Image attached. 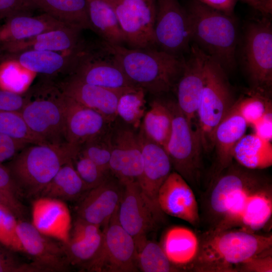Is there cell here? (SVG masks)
Returning a JSON list of instances; mask_svg holds the SVG:
<instances>
[{
  "instance_id": "cell-1",
  "label": "cell",
  "mask_w": 272,
  "mask_h": 272,
  "mask_svg": "<svg viewBox=\"0 0 272 272\" xmlns=\"http://www.w3.org/2000/svg\"><path fill=\"white\" fill-rule=\"evenodd\" d=\"M102 42L135 86L156 96L175 88L184 64L180 56L155 47L134 49Z\"/></svg>"
},
{
  "instance_id": "cell-2",
  "label": "cell",
  "mask_w": 272,
  "mask_h": 272,
  "mask_svg": "<svg viewBox=\"0 0 272 272\" xmlns=\"http://www.w3.org/2000/svg\"><path fill=\"white\" fill-rule=\"evenodd\" d=\"M190 23L191 41L226 72L236 65L237 24L233 15L190 0L185 8Z\"/></svg>"
},
{
  "instance_id": "cell-3",
  "label": "cell",
  "mask_w": 272,
  "mask_h": 272,
  "mask_svg": "<svg viewBox=\"0 0 272 272\" xmlns=\"http://www.w3.org/2000/svg\"><path fill=\"white\" fill-rule=\"evenodd\" d=\"M271 235L256 234L243 230L214 231L199 245L194 260L199 271H235L236 266L271 249Z\"/></svg>"
},
{
  "instance_id": "cell-4",
  "label": "cell",
  "mask_w": 272,
  "mask_h": 272,
  "mask_svg": "<svg viewBox=\"0 0 272 272\" xmlns=\"http://www.w3.org/2000/svg\"><path fill=\"white\" fill-rule=\"evenodd\" d=\"M80 149L47 144H30L22 149L6 166L23 195H39L61 167L72 161Z\"/></svg>"
},
{
  "instance_id": "cell-5",
  "label": "cell",
  "mask_w": 272,
  "mask_h": 272,
  "mask_svg": "<svg viewBox=\"0 0 272 272\" xmlns=\"http://www.w3.org/2000/svg\"><path fill=\"white\" fill-rule=\"evenodd\" d=\"M28 100L21 112L31 130L45 144L70 145L65 130V97L55 83L46 79L28 92Z\"/></svg>"
},
{
  "instance_id": "cell-6",
  "label": "cell",
  "mask_w": 272,
  "mask_h": 272,
  "mask_svg": "<svg viewBox=\"0 0 272 272\" xmlns=\"http://www.w3.org/2000/svg\"><path fill=\"white\" fill-rule=\"evenodd\" d=\"M235 101L226 72L207 55L203 88L196 115V128L205 152L213 149L215 130Z\"/></svg>"
},
{
  "instance_id": "cell-7",
  "label": "cell",
  "mask_w": 272,
  "mask_h": 272,
  "mask_svg": "<svg viewBox=\"0 0 272 272\" xmlns=\"http://www.w3.org/2000/svg\"><path fill=\"white\" fill-rule=\"evenodd\" d=\"M242 63L250 90L270 97L272 87V25L266 17L246 25L242 50Z\"/></svg>"
},
{
  "instance_id": "cell-8",
  "label": "cell",
  "mask_w": 272,
  "mask_h": 272,
  "mask_svg": "<svg viewBox=\"0 0 272 272\" xmlns=\"http://www.w3.org/2000/svg\"><path fill=\"white\" fill-rule=\"evenodd\" d=\"M172 117V130L165 147L172 166L187 182L194 183L200 176L203 150L196 126L182 112L176 101L165 102Z\"/></svg>"
},
{
  "instance_id": "cell-9",
  "label": "cell",
  "mask_w": 272,
  "mask_h": 272,
  "mask_svg": "<svg viewBox=\"0 0 272 272\" xmlns=\"http://www.w3.org/2000/svg\"><path fill=\"white\" fill-rule=\"evenodd\" d=\"M215 182L209 198L212 213L228 226L239 222L248 195L261 187L260 181L253 174L229 166Z\"/></svg>"
},
{
  "instance_id": "cell-10",
  "label": "cell",
  "mask_w": 272,
  "mask_h": 272,
  "mask_svg": "<svg viewBox=\"0 0 272 272\" xmlns=\"http://www.w3.org/2000/svg\"><path fill=\"white\" fill-rule=\"evenodd\" d=\"M117 211L104 226L102 242L97 253L82 265L88 271L134 272L139 270L135 243L119 224Z\"/></svg>"
},
{
  "instance_id": "cell-11",
  "label": "cell",
  "mask_w": 272,
  "mask_h": 272,
  "mask_svg": "<svg viewBox=\"0 0 272 272\" xmlns=\"http://www.w3.org/2000/svg\"><path fill=\"white\" fill-rule=\"evenodd\" d=\"M69 75L120 95L140 88L127 79L113 55L102 41L96 48L85 47Z\"/></svg>"
},
{
  "instance_id": "cell-12",
  "label": "cell",
  "mask_w": 272,
  "mask_h": 272,
  "mask_svg": "<svg viewBox=\"0 0 272 272\" xmlns=\"http://www.w3.org/2000/svg\"><path fill=\"white\" fill-rule=\"evenodd\" d=\"M107 1L115 11L129 48L145 49L156 46V0Z\"/></svg>"
},
{
  "instance_id": "cell-13",
  "label": "cell",
  "mask_w": 272,
  "mask_h": 272,
  "mask_svg": "<svg viewBox=\"0 0 272 272\" xmlns=\"http://www.w3.org/2000/svg\"><path fill=\"white\" fill-rule=\"evenodd\" d=\"M154 26L155 45L179 55L189 49L191 35L189 19L178 0H156Z\"/></svg>"
},
{
  "instance_id": "cell-14",
  "label": "cell",
  "mask_w": 272,
  "mask_h": 272,
  "mask_svg": "<svg viewBox=\"0 0 272 272\" xmlns=\"http://www.w3.org/2000/svg\"><path fill=\"white\" fill-rule=\"evenodd\" d=\"M143 158L142 173L137 182L142 194L158 221L164 214L158 201L159 190L171 173L172 164L165 149L148 138L141 129L138 134Z\"/></svg>"
},
{
  "instance_id": "cell-15",
  "label": "cell",
  "mask_w": 272,
  "mask_h": 272,
  "mask_svg": "<svg viewBox=\"0 0 272 272\" xmlns=\"http://www.w3.org/2000/svg\"><path fill=\"white\" fill-rule=\"evenodd\" d=\"M17 232L24 250L42 272H63L70 265L62 244L39 232L32 223L19 219Z\"/></svg>"
},
{
  "instance_id": "cell-16",
  "label": "cell",
  "mask_w": 272,
  "mask_h": 272,
  "mask_svg": "<svg viewBox=\"0 0 272 272\" xmlns=\"http://www.w3.org/2000/svg\"><path fill=\"white\" fill-rule=\"evenodd\" d=\"M119 224L133 239L137 249L159 223L144 198L137 181L124 186L117 211Z\"/></svg>"
},
{
  "instance_id": "cell-17",
  "label": "cell",
  "mask_w": 272,
  "mask_h": 272,
  "mask_svg": "<svg viewBox=\"0 0 272 272\" xmlns=\"http://www.w3.org/2000/svg\"><path fill=\"white\" fill-rule=\"evenodd\" d=\"M189 52L175 88L179 108L187 120L194 125L203 88L207 55L195 44L190 46Z\"/></svg>"
},
{
  "instance_id": "cell-18",
  "label": "cell",
  "mask_w": 272,
  "mask_h": 272,
  "mask_svg": "<svg viewBox=\"0 0 272 272\" xmlns=\"http://www.w3.org/2000/svg\"><path fill=\"white\" fill-rule=\"evenodd\" d=\"M111 137L109 171L123 186L137 181L143 168V158L138 134L120 129Z\"/></svg>"
},
{
  "instance_id": "cell-19",
  "label": "cell",
  "mask_w": 272,
  "mask_h": 272,
  "mask_svg": "<svg viewBox=\"0 0 272 272\" xmlns=\"http://www.w3.org/2000/svg\"><path fill=\"white\" fill-rule=\"evenodd\" d=\"M158 201L163 214L182 219L193 226L199 223L194 194L188 182L176 171L171 172L161 185Z\"/></svg>"
},
{
  "instance_id": "cell-20",
  "label": "cell",
  "mask_w": 272,
  "mask_h": 272,
  "mask_svg": "<svg viewBox=\"0 0 272 272\" xmlns=\"http://www.w3.org/2000/svg\"><path fill=\"white\" fill-rule=\"evenodd\" d=\"M31 223L41 233L62 244L70 241L72 218L63 200L39 196L32 204Z\"/></svg>"
},
{
  "instance_id": "cell-21",
  "label": "cell",
  "mask_w": 272,
  "mask_h": 272,
  "mask_svg": "<svg viewBox=\"0 0 272 272\" xmlns=\"http://www.w3.org/2000/svg\"><path fill=\"white\" fill-rule=\"evenodd\" d=\"M124 186L108 178L89 190L77 209L78 217L100 227L108 224L118 211Z\"/></svg>"
},
{
  "instance_id": "cell-22",
  "label": "cell",
  "mask_w": 272,
  "mask_h": 272,
  "mask_svg": "<svg viewBox=\"0 0 272 272\" xmlns=\"http://www.w3.org/2000/svg\"><path fill=\"white\" fill-rule=\"evenodd\" d=\"M65 97L66 137L69 145L80 149L85 143L107 132L110 122L102 115Z\"/></svg>"
},
{
  "instance_id": "cell-23",
  "label": "cell",
  "mask_w": 272,
  "mask_h": 272,
  "mask_svg": "<svg viewBox=\"0 0 272 272\" xmlns=\"http://www.w3.org/2000/svg\"><path fill=\"white\" fill-rule=\"evenodd\" d=\"M54 82L65 95L98 112L109 122L117 116L119 94L85 83L70 75Z\"/></svg>"
},
{
  "instance_id": "cell-24",
  "label": "cell",
  "mask_w": 272,
  "mask_h": 272,
  "mask_svg": "<svg viewBox=\"0 0 272 272\" xmlns=\"http://www.w3.org/2000/svg\"><path fill=\"white\" fill-rule=\"evenodd\" d=\"M66 26L45 13L35 16L30 13L12 16L0 26V49L3 51L12 44Z\"/></svg>"
},
{
  "instance_id": "cell-25",
  "label": "cell",
  "mask_w": 272,
  "mask_h": 272,
  "mask_svg": "<svg viewBox=\"0 0 272 272\" xmlns=\"http://www.w3.org/2000/svg\"><path fill=\"white\" fill-rule=\"evenodd\" d=\"M83 50L73 53L29 50L8 57L15 59L30 71L48 77L47 80H52L60 75H69Z\"/></svg>"
},
{
  "instance_id": "cell-26",
  "label": "cell",
  "mask_w": 272,
  "mask_h": 272,
  "mask_svg": "<svg viewBox=\"0 0 272 272\" xmlns=\"http://www.w3.org/2000/svg\"><path fill=\"white\" fill-rule=\"evenodd\" d=\"M248 125L233 105L217 126L214 140L216 155L214 177L217 178L232 164L235 146L245 134Z\"/></svg>"
},
{
  "instance_id": "cell-27",
  "label": "cell",
  "mask_w": 272,
  "mask_h": 272,
  "mask_svg": "<svg viewBox=\"0 0 272 272\" xmlns=\"http://www.w3.org/2000/svg\"><path fill=\"white\" fill-rule=\"evenodd\" d=\"M81 31L69 26L51 30L30 39L12 44L3 51L12 54L29 50L73 53L84 49Z\"/></svg>"
},
{
  "instance_id": "cell-28",
  "label": "cell",
  "mask_w": 272,
  "mask_h": 272,
  "mask_svg": "<svg viewBox=\"0 0 272 272\" xmlns=\"http://www.w3.org/2000/svg\"><path fill=\"white\" fill-rule=\"evenodd\" d=\"M38 9L64 25L82 31L90 29L87 0H27Z\"/></svg>"
},
{
  "instance_id": "cell-29",
  "label": "cell",
  "mask_w": 272,
  "mask_h": 272,
  "mask_svg": "<svg viewBox=\"0 0 272 272\" xmlns=\"http://www.w3.org/2000/svg\"><path fill=\"white\" fill-rule=\"evenodd\" d=\"M91 30L104 41L112 45H123L124 37L115 11L107 0H87Z\"/></svg>"
},
{
  "instance_id": "cell-30",
  "label": "cell",
  "mask_w": 272,
  "mask_h": 272,
  "mask_svg": "<svg viewBox=\"0 0 272 272\" xmlns=\"http://www.w3.org/2000/svg\"><path fill=\"white\" fill-rule=\"evenodd\" d=\"M199 245L198 238L192 231L185 227L175 226L166 232L162 247L172 264L184 265L194 260Z\"/></svg>"
},
{
  "instance_id": "cell-31",
  "label": "cell",
  "mask_w": 272,
  "mask_h": 272,
  "mask_svg": "<svg viewBox=\"0 0 272 272\" xmlns=\"http://www.w3.org/2000/svg\"><path fill=\"white\" fill-rule=\"evenodd\" d=\"M233 159L248 169H263L272 165V145L254 133L244 134L237 143Z\"/></svg>"
},
{
  "instance_id": "cell-32",
  "label": "cell",
  "mask_w": 272,
  "mask_h": 272,
  "mask_svg": "<svg viewBox=\"0 0 272 272\" xmlns=\"http://www.w3.org/2000/svg\"><path fill=\"white\" fill-rule=\"evenodd\" d=\"M88 190L70 161L62 165L56 175L44 187L39 196L73 201L79 198Z\"/></svg>"
},
{
  "instance_id": "cell-33",
  "label": "cell",
  "mask_w": 272,
  "mask_h": 272,
  "mask_svg": "<svg viewBox=\"0 0 272 272\" xmlns=\"http://www.w3.org/2000/svg\"><path fill=\"white\" fill-rule=\"evenodd\" d=\"M272 215V198L269 189L259 187L248 196L238 224L242 230L254 233L263 228Z\"/></svg>"
},
{
  "instance_id": "cell-34",
  "label": "cell",
  "mask_w": 272,
  "mask_h": 272,
  "mask_svg": "<svg viewBox=\"0 0 272 272\" xmlns=\"http://www.w3.org/2000/svg\"><path fill=\"white\" fill-rule=\"evenodd\" d=\"M141 129L146 136L164 148L169 139L172 126L171 113L165 102L155 100L143 117Z\"/></svg>"
},
{
  "instance_id": "cell-35",
  "label": "cell",
  "mask_w": 272,
  "mask_h": 272,
  "mask_svg": "<svg viewBox=\"0 0 272 272\" xmlns=\"http://www.w3.org/2000/svg\"><path fill=\"white\" fill-rule=\"evenodd\" d=\"M36 74L23 66L15 59L8 57L0 63V88L23 93Z\"/></svg>"
},
{
  "instance_id": "cell-36",
  "label": "cell",
  "mask_w": 272,
  "mask_h": 272,
  "mask_svg": "<svg viewBox=\"0 0 272 272\" xmlns=\"http://www.w3.org/2000/svg\"><path fill=\"white\" fill-rule=\"evenodd\" d=\"M137 263L139 270L144 272L176 271L162 247L147 239L137 250Z\"/></svg>"
},
{
  "instance_id": "cell-37",
  "label": "cell",
  "mask_w": 272,
  "mask_h": 272,
  "mask_svg": "<svg viewBox=\"0 0 272 272\" xmlns=\"http://www.w3.org/2000/svg\"><path fill=\"white\" fill-rule=\"evenodd\" d=\"M0 133L29 144H45L31 130L20 112L0 110Z\"/></svg>"
},
{
  "instance_id": "cell-38",
  "label": "cell",
  "mask_w": 272,
  "mask_h": 272,
  "mask_svg": "<svg viewBox=\"0 0 272 272\" xmlns=\"http://www.w3.org/2000/svg\"><path fill=\"white\" fill-rule=\"evenodd\" d=\"M145 92L139 88L122 94L118 99L117 116L136 128L140 126L145 113Z\"/></svg>"
},
{
  "instance_id": "cell-39",
  "label": "cell",
  "mask_w": 272,
  "mask_h": 272,
  "mask_svg": "<svg viewBox=\"0 0 272 272\" xmlns=\"http://www.w3.org/2000/svg\"><path fill=\"white\" fill-rule=\"evenodd\" d=\"M234 106L239 114L251 126L266 113L272 111L270 97L250 89L247 96L236 101Z\"/></svg>"
},
{
  "instance_id": "cell-40",
  "label": "cell",
  "mask_w": 272,
  "mask_h": 272,
  "mask_svg": "<svg viewBox=\"0 0 272 272\" xmlns=\"http://www.w3.org/2000/svg\"><path fill=\"white\" fill-rule=\"evenodd\" d=\"M102 240V232L96 236L82 240H70L62 244L69 262L72 265H81L90 261L98 250Z\"/></svg>"
},
{
  "instance_id": "cell-41",
  "label": "cell",
  "mask_w": 272,
  "mask_h": 272,
  "mask_svg": "<svg viewBox=\"0 0 272 272\" xmlns=\"http://www.w3.org/2000/svg\"><path fill=\"white\" fill-rule=\"evenodd\" d=\"M104 134L84 144L80 152L95 163L106 174L109 171L111 136Z\"/></svg>"
},
{
  "instance_id": "cell-42",
  "label": "cell",
  "mask_w": 272,
  "mask_h": 272,
  "mask_svg": "<svg viewBox=\"0 0 272 272\" xmlns=\"http://www.w3.org/2000/svg\"><path fill=\"white\" fill-rule=\"evenodd\" d=\"M74 167L88 191L107 179V174L80 151L73 160Z\"/></svg>"
},
{
  "instance_id": "cell-43",
  "label": "cell",
  "mask_w": 272,
  "mask_h": 272,
  "mask_svg": "<svg viewBox=\"0 0 272 272\" xmlns=\"http://www.w3.org/2000/svg\"><path fill=\"white\" fill-rule=\"evenodd\" d=\"M16 218L10 211L0 209V243L13 251L24 253L17 232Z\"/></svg>"
},
{
  "instance_id": "cell-44",
  "label": "cell",
  "mask_w": 272,
  "mask_h": 272,
  "mask_svg": "<svg viewBox=\"0 0 272 272\" xmlns=\"http://www.w3.org/2000/svg\"><path fill=\"white\" fill-rule=\"evenodd\" d=\"M0 191L18 206L24 207L21 201L23 196L7 166L0 164Z\"/></svg>"
},
{
  "instance_id": "cell-45",
  "label": "cell",
  "mask_w": 272,
  "mask_h": 272,
  "mask_svg": "<svg viewBox=\"0 0 272 272\" xmlns=\"http://www.w3.org/2000/svg\"><path fill=\"white\" fill-rule=\"evenodd\" d=\"M0 272H42L32 262L19 261L9 251L0 247Z\"/></svg>"
},
{
  "instance_id": "cell-46",
  "label": "cell",
  "mask_w": 272,
  "mask_h": 272,
  "mask_svg": "<svg viewBox=\"0 0 272 272\" xmlns=\"http://www.w3.org/2000/svg\"><path fill=\"white\" fill-rule=\"evenodd\" d=\"M271 272V249L253 256L245 262L237 265L235 271Z\"/></svg>"
},
{
  "instance_id": "cell-47",
  "label": "cell",
  "mask_w": 272,
  "mask_h": 272,
  "mask_svg": "<svg viewBox=\"0 0 272 272\" xmlns=\"http://www.w3.org/2000/svg\"><path fill=\"white\" fill-rule=\"evenodd\" d=\"M28 100V92L18 93L0 88V110L21 113Z\"/></svg>"
},
{
  "instance_id": "cell-48",
  "label": "cell",
  "mask_w": 272,
  "mask_h": 272,
  "mask_svg": "<svg viewBox=\"0 0 272 272\" xmlns=\"http://www.w3.org/2000/svg\"><path fill=\"white\" fill-rule=\"evenodd\" d=\"M100 228L97 225L78 217L70 240L79 241L93 237L102 232Z\"/></svg>"
},
{
  "instance_id": "cell-49",
  "label": "cell",
  "mask_w": 272,
  "mask_h": 272,
  "mask_svg": "<svg viewBox=\"0 0 272 272\" xmlns=\"http://www.w3.org/2000/svg\"><path fill=\"white\" fill-rule=\"evenodd\" d=\"M28 145L0 133V164L12 159Z\"/></svg>"
},
{
  "instance_id": "cell-50",
  "label": "cell",
  "mask_w": 272,
  "mask_h": 272,
  "mask_svg": "<svg viewBox=\"0 0 272 272\" xmlns=\"http://www.w3.org/2000/svg\"><path fill=\"white\" fill-rule=\"evenodd\" d=\"M27 0H0V21L19 14L30 13Z\"/></svg>"
},
{
  "instance_id": "cell-51",
  "label": "cell",
  "mask_w": 272,
  "mask_h": 272,
  "mask_svg": "<svg viewBox=\"0 0 272 272\" xmlns=\"http://www.w3.org/2000/svg\"><path fill=\"white\" fill-rule=\"evenodd\" d=\"M255 134L271 142L272 140V111L266 113L252 125Z\"/></svg>"
},
{
  "instance_id": "cell-52",
  "label": "cell",
  "mask_w": 272,
  "mask_h": 272,
  "mask_svg": "<svg viewBox=\"0 0 272 272\" xmlns=\"http://www.w3.org/2000/svg\"><path fill=\"white\" fill-rule=\"evenodd\" d=\"M201 3L226 14L233 15L237 0H197Z\"/></svg>"
},
{
  "instance_id": "cell-53",
  "label": "cell",
  "mask_w": 272,
  "mask_h": 272,
  "mask_svg": "<svg viewBox=\"0 0 272 272\" xmlns=\"http://www.w3.org/2000/svg\"><path fill=\"white\" fill-rule=\"evenodd\" d=\"M0 209L10 211L17 218H21L20 220H22V217L25 214L24 208L16 205L1 191Z\"/></svg>"
},
{
  "instance_id": "cell-54",
  "label": "cell",
  "mask_w": 272,
  "mask_h": 272,
  "mask_svg": "<svg viewBox=\"0 0 272 272\" xmlns=\"http://www.w3.org/2000/svg\"><path fill=\"white\" fill-rule=\"evenodd\" d=\"M248 4L254 9L262 14L267 15L271 14L272 10L269 9L266 5L260 0H241Z\"/></svg>"
},
{
  "instance_id": "cell-55",
  "label": "cell",
  "mask_w": 272,
  "mask_h": 272,
  "mask_svg": "<svg viewBox=\"0 0 272 272\" xmlns=\"http://www.w3.org/2000/svg\"><path fill=\"white\" fill-rule=\"evenodd\" d=\"M1 51H2V50H1V49H0V52H1Z\"/></svg>"
}]
</instances>
